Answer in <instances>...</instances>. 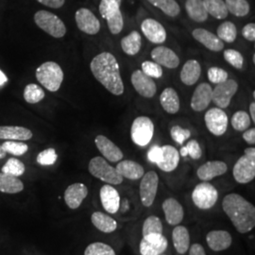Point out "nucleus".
<instances>
[{"label": "nucleus", "mask_w": 255, "mask_h": 255, "mask_svg": "<svg viewBox=\"0 0 255 255\" xmlns=\"http://www.w3.org/2000/svg\"><path fill=\"white\" fill-rule=\"evenodd\" d=\"M147 1L156 8L161 9L164 14L170 17H176L181 12V7L176 2V0H147Z\"/></svg>", "instance_id": "37"}, {"label": "nucleus", "mask_w": 255, "mask_h": 255, "mask_svg": "<svg viewBox=\"0 0 255 255\" xmlns=\"http://www.w3.org/2000/svg\"><path fill=\"white\" fill-rule=\"evenodd\" d=\"M141 29L146 39L153 44H163L166 40V31L164 26L154 19H145Z\"/></svg>", "instance_id": "18"}, {"label": "nucleus", "mask_w": 255, "mask_h": 255, "mask_svg": "<svg viewBox=\"0 0 255 255\" xmlns=\"http://www.w3.org/2000/svg\"><path fill=\"white\" fill-rule=\"evenodd\" d=\"M142 46V38L140 33L133 30L128 33L127 36L123 37L121 40V48L123 51L129 56L136 55Z\"/></svg>", "instance_id": "35"}, {"label": "nucleus", "mask_w": 255, "mask_h": 255, "mask_svg": "<svg viewBox=\"0 0 255 255\" xmlns=\"http://www.w3.org/2000/svg\"><path fill=\"white\" fill-rule=\"evenodd\" d=\"M58 159V155L54 148L49 147L46 148L45 150L41 151L39 154L37 155V163L41 165H53L56 163Z\"/></svg>", "instance_id": "47"}, {"label": "nucleus", "mask_w": 255, "mask_h": 255, "mask_svg": "<svg viewBox=\"0 0 255 255\" xmlns=\"http://www.w3.org/2000/svg\"><path fill=\"white\" fill-rule=\"evenodd\" d=\"M170 134L176 143L182 145L190 137L191 131L180 126H173L170 129Z\"/></svg>", "instance_id": "50"}, {"label": "nucleus", "mask_w": 255, "mask_h": 255, "mask_svg": "<svg viewBox=\"0 0 255 255\" xmlns=\"http://www.w3.org/2000/svg\"><path fill=\"white\" fill-rule=\"evenodd\" d=\"M90 69L97 81L113 95L121 96L124 93V83L121 78L117 58L110 52H101L94 57Z\"/></svg>", "instance_id": "1"}, {"label": "nucleus", "mask_w": 255, "mask_h": 255, "mask_svg": "<svg viewBox=\"0 0 255 255\" xmlns=\"http://www.w3.org/2000/svg\"><path fill=\"white\" fill-rule=\"evenodd\" d=\"M88 196V188L85 184L76 182L69 185L64 191V201L68 208L78 209Z\"/></svg>", "instance_id": "16"}, {"label": "nucleus", "mask_w": 255, "mask_h": 255, "mask_svg": "<svg viewBox=\"0 0 255 255\" xmlns=\"http://www.w3.org/2000/svg\"><path fill=\"white\" fill-rule=\"evenodd\" d=\"M1 146L6 153L14 156H23L28 150V146L22 141H6Z\"/></svg>", "instance_id": "44"}, {"label": "nucleus", "mask_w": 255, "mask_h": 255, "mask_svg": "<svg viewBox=\"0 0 255 255\" xmlns=\"http://www.w3.org/2000/svg\"><path fill=\"white\" fill-rule=\"evenodd\" d=\"M151 58L153 62L161 66L169 69L177 68L180 64V59L172 49L166 46H157L151 51Z\"/></svg>", "instance_id": "21"}, {"label": "nucleus", "mask_w": 255, "mask_h": 255, "mask_svg": "<svg viewBox=\"0 0 255 255\" xmlns=\"http://www.w3.org/2000/svg\"><path fill=\"white\" fill-rule=\"evenodd\" d=\"M88 169L92 176L111 185H119L123 182V178L117 168L108 164L107 160L101 156L92 158Z\"/></svg>", "instance_id": "4"}, {"label": "nucleus", "mask_w": 255, "mask_h": 255, "mask_svg": "<svg viewBox=\"0 0 255 255\" xmlns=\"http://www.w3.org/2000/svg\"><path fill=\"white\" fill-rule=\"evenodd\" d=\"M75 19L79 29L86 34L96 35L101 30L100 20L90 9L86 8L78 9L75 13Z\"/></svg>", "instance_id": "14"}, {"label": "nucleus", "mask_w": 255, "mask_h": 255, "mask_svg": "<svg viewBox=\"0 0 255 255\" xmlns=\"http://www.w3.org/2000/svg\"><path fill=\"white\" fill-rule=\"evenodd\" d=\"M95 144L103 157L109 162L118 163L123 159L124 155L122 150L114 142H112L108 137L101 134L98 135L95 139Z\"/></svg>", "instance_id": "17"}, {"label": "nucleus", "mask_w": 255, "mask_h": 255, "mask_svg": "<svg viewBox=\"0 0 255 255\" xmlns=\"http://www.w3.org/2000/svg\"><path fill=\"white\" fill-rule=\"evenodd\" d=\"M163 158V150L162 146H151L148 151H147V159L149 162L154 163V164H159L162 161Z\"/></svg>", "instance_id": "52"}, {"label": "nucleus", "mask_w": 255, "mask_h": 255, "mask_svg": "<svg viewBox=\"0 0 255 255\" xmlns=\"http://www.w3.org/2000/svg\"><path fill=\"white\" fill-rule=\"evenodd\" d=\"M143 237L149 235L163 234V223L161 219L156 216H150L144 221L142 228Z\"/></svg>", "instance_id": "42"}, {"label": "nucleus", "mask_w": 255, "mask_h": 255, "mask_svg": "<svg viewBox=\"0 0 255 255\" xmlns=\"http://www.w3.org/2000/svg\"><path fill=\"white\" fill-rule=\"evenodd\" d=\"M192 35L199 43H201V45H203L211 51L219 52L224 48V44L218 35L205 28L194 29Z\"/></svg>", "instance_id": "25"}, {"label": "nucleus", "mask_w": 255, "mask_h": 255, "mask_svg": "<svg viewBox=\"0 0 255 255\" xmlns=\"http://www.w3.org/2000/svg\"><path fill=\"white\" fill-rule=\"evenodd\" d=\"M24 190V183L18 177L0 172V192L5 194H17Z\"/></svg>", "instance_id": "33"}, {"label": "nucleus", "mask_w": 255, "mask_h": 255, "mask_svg": "<svg viewBox=\"0 0 255 255\" xmlns=\"http://www.w3.org/2000/svg\"><path fill=\"white\" fill-rule=\"evenodd\" d=\"M8 82V79L6 77V75L3 73L1 70H0V86H3L6 84V82Z\"/></svg>", "instance_id": "58"}, {"label": "nucleus", "mask_w": 255, "mask_h": 255, "mask_svg": "<svg viewBox=\"0 0 255 255\" xmlns=\"http://www.w3.org/2000/svg\"><path fill=\"white\" fill-rule=\"evenodd\" d=\"M189 255H206V252L204 248L201 244L195 243L191 247H189Z\"/></svg>", "instance_id": "56"}, {"label": "nucleus", "mask_w": 255, "mask_h": 255, "mask_svg": "<svg viewBox=\"0 0 255 255\" xmlns=\"http://www.w3.org/2000/svg\"><path fill=\"white\" fill-rule=\"evenodd\" d=\"M140 182V199L145 207H150L155 201L158 186H159V176L155 171H148L143 175Z\"/></svg>", "instance_id": "10"}, {"label": "nucleus", "mask_w": 255, "mask_h": 255, "mask_svg": "<svg viewBox=\"0 0 255 255\" xmlns=\"http://www.w3.org/2000/svg\"><path fill=\"white\" fill-rule=\"evenodd\" d=\"M212 97H213V89L211 85L202 82L199 84V86L195 89L192 96L191 106L192 110L195 112H201L206 109L212 102Z\"/></svg>", "instance_id": "19"}, {"label": "nucleus", "mask_w": 255, "mask_h": 255, "mask_svg": "<svg viewBox=\"0 0 255 255\" xmlns=\"http://www.w3.org/2000/svg\"><path fill=\"white\" fill-rule=\"evenodd\" d=\"M228 166L222 161H209L201 165L197 170V176L203 182H209L216 177L227 172Z\"/></svg>", "instance_id": "22"}, {"label": "nucleus", "mask_w": 255, "mask_h": 255, "mask_svg": "<svg viewBox=\"0 0 255 255\" xmlns=\"http://www.w3.org/2000/svg\"><path fill=\"white\" fill-rule=\"evenodd\" d=\"M33 136L32 131L20 126H0V139L7 141H27Z\"/></svg>", "instance_id": "26"}, {"label": "nucleus", "mask_w": 255, "mask_h": 255, "mask_svg": "<svg viewBox=\"0 0 255 255\" xmlns=\"http://www.w3.org/2000/svg\"><path fill=\"white\" fill-rule=\"evenodd\" d=\"M185 147L187 149L188 156H190L192 159H194V160L201 159V155H202V150H201V146H200V144H199V142L197 140H190L186 144Z\"/></svg>", "instance_id": "51"}, {"label": "nucleus", "mask_w": 255, "mask_h": 255, "mask_svg": "<svg viewBox=\"0 0 255 255\" xmlns=\"http://www.w3.org/2000/svg\"><path fill=\"white\" fill-rule=\"evenodd\" d=\"M91 221L96 228L105 234H111L118 229L117 220L102 212L93 213Z\"/></svg>", "instance_id": "31"}, {"label": "nucleus", "mask_w": 255, "mask_h": 255, "mask_svg": "<svg viewBox=\"0 0 255 255\" xmlns=\"http://www.w3.org/2000/svg\"><path fill=\"white\" fill-rule=\"evenodd\" d=\"M39 3L51 9H60L64 6L65 0H37Z\"/></svg>", "instance_id": "54"}, {"label": "nucleus", "mask_w": 255, "mask_h": 255, "mask_svg": "<svg viewBox=\"0 0 255 255\" xmlns=\"http://www.w3.org/2000/svg\"><path fill=\"white\" fill-rule=\"evenodd\" d=\"M206 242L212 251L222 252L228 250L231 247L233 237L227 231L215 230L208 233L206 236Z\"/></svg>", "instance_id": "24"}, {"label": "nucleus", "mask_w": 255, "mask_h": 255, "mask_svg": "<svg viewBox=\"0 0 255 255\" xmlns=\"http://www.w3.org/2000/svg\"><path fill=\"white\" fill-rule=\"evenodd\" d=\"M174 248L179 255H185L190 247V234L184 226H176L172 232Z\"/></svg>", "instance_id": "29"}, {"label": "nucleus", "mask_w": 255, "mask_h": 255, "mask_svg": "<svg viewBox=\"0 0 255 255\" xmlns=\"http://www.w3.org/2000/svg\"><path fill=\"white\" fill-rule=\"evenodd\" d=\"M180 155H182V157H186V156H188L187 149H186V147H185V146H182V148H181V150H180Z\"/></svg>", "instance_id": "59"}, {"label": "nucleus", "mask_w": 255, "mask_h": 255, "mask_svg": "<svg viewBox=\"0 0 255 255\" xmlns=\"http://www.w3.org/2000/svg\"><path fill=\"white\" fill-rule=\"evenodd\" d=\"M219 200L217 188L208 182H203L196 185L192 192V201L201 210L213 208Z\"/></svg>", "instance_id": "8"}, {"label": "nucleus", "mask_w": 255, "mask_h": 255, "mask_svg": "<svg viewBox=\"0 0 255 255\" xmlns=\"http://www.w3.org/2000/svg\"><path fill=\"white\" fill-rule=\"evenodd\" d=\"M101 204L109 214H116L120 208V195L119 191L111 184H105L100 191Z\"/></svg>", "instance_id": "20"}, {"label": "nucleus", "mask_w": 255, "mask_h": 255, "mask_svg": "<svg viewBox=\"0 0 255 255\" xmlns=\"http://www.w3.org/2000/svg\"><path fill=\"white\" fill-rule=\"evenodd\" d=\"M160 102L163 109L170 115L177 114L180 110L179 96L171 87H167L162 92L160 96Z\"/></svg>", "instance_id": "32"}, {"label": "nucleus", "mask_w": 255, "mask_h": 255, "mask_svg": "<svg viewBox=\"0 0 255 255\" xmlns=\"http://www.w3.org/2000/svg\"><path fill=\"white\" fill-rule=\"evenodd\" d=\"M222 208L238 233L247 234L255 229V205L241 195H226L222 201Z\"/></svg>", "instance_id": "2"}, {"label": "nucleus", "mask_w": 255, "mask_h": 255, "mask_svg": "<svg viewBox=\"0 0 255 255\" xmlns=\"http://www.w3.org/2000/svg\"><path fill=\"white\" fill-rule=\"evenodd\" d=\"M116 168L118 172L122 176V178H126L132 181L141 179L145 174L144 167L141 164L130 160L119 161Z\"/></svg>", "instance_id": "28"}, {"label": "nucleus", "mask_w": 255, "mask_h": 255, "mask_svg": "<svg viewBox=\"0 0 255 255\" xmlns=\"http://www.w3.org/2000/svg\"><path fill=\"white\" fill-rule=\"evenodd\" d=\"M122 0H101L100 12L105 19L112 34H119L124 27L123 15L120 10Z\"/></svg>", "instance_id": "5"}, {"label": "nucleus", "mask_w": 255, "mask_h": 255, "mask_svg": "<svg viewBox=\"0 0 255 255\" xmlns=\"http://www.w3.org/2000/svg\"><path fill=\"white\" fill-rule=\"evenodd\" d=\"M185 9L188 16L195 22L202 23L208 19L203 0H186Z\"/></svg>", "instance_id": "34"}, {"label": "nucleus", "mask_w": 255, "mask_h": 255, "mask_svg": "<svg viewBox=\"0 0 255 255\" xmlns=\"http://www.w3.org/2000/svg\"><path fill=\"white\" fill-rule=\"evenodd\" d=\"M154 134V124L147 117H138L130 128L132 142L139 146H146L150 143Z\"/></svg>", "instance_id": "9"}, {"label": "nucleus", "mask_w": 255, "mask_h": 255, "mask_svg": "<svg viewBox=\"0 0 255 255\" xmlns=\"http://www.w3.org/2000/svg\"><path fill=\"white\" fill-rule=\"evenodd\" d=\"M233 175L238 183L246 184L255 178V148L248 147L234 166Z\"/></svg>", "instance_id": "6"}, {"label": "nucleus", "mask_w": 255, "mask_h": 255, "mask_svg": "<svg viewBox=\"0 0 255 255\" xmlns=\"http://www.w3.org/2000/svg\"><path fill=\"white\" fill-rule=\"evenodd\" d=\"M243 139L246 141L249 145L254 146L255 144V128H252L250 129H246L243 133Z\"/></svg>", "instance_id": "55"}, {"label": "nucleus", "mask_w": 255, "mask_h": 255, "mask_svg": "<svg viewBox=\"0 0 255 255\" xmlns=\"http://www.w3.org/2000/svg\"><path fill=\"white\" fill-rule=\"evenodd\" d=\"M231 122L233 128L237 131H245L251 126L252 120L245 111H237L232 117Z\"/></svg>", "instance_id": "43"}, {"label": "nucleus", "mask_w": 255, "mask_h": 255, "mask_svg": "<svg viewBox=\"0 0 255 255\" xmlns=\"http://www.w3.org/2000/svg\"><path fill=\"white\" fill-rule=\"evenodd\" d=\"M142 72L152 79H160L163 76V68L161 65L150 61H146L142 64Z\"/></svg>", "instance_id": "48"}, {"label": "nucleus", "mask_w": 255, "mask_h": 255, "mask_svg": "<svg viewBox=\"0 0 255 255\" xmlns=\"http://www.w3.org/2000/svg\"><path fill=\"white\" fill-rule=\"evenodd\" d=\"M207 75L210 82L215 84H219L228 80V73L224 69L217 66L210 67Z\"/></svg>", "instance_id": "49"}, {"label": "nucleus", "mask_w": 255, "mask_h": 255, "mask_svg": "<svg viewBox=\"0 0 255 255\" xmlns=\"http://www.w3.org/2000/svg\"><path fill=\"white\" fill-rule=\"evenodd\" d=\"M250 114H251V117L253 122L255 123V102H252L251 105H250Z\"/></svg>", "instance_id": "57"}, {"label": "nucleus", "mask_w": 255, "mask_h": 255, "mask_svg": "<svg viewBox=\"0 0 255 255\" xmlns=\"http://www.w3.org/2000/svg\"><path fill=\"white\" fill-rule=\"evenodd\" d=\"M131 83L139 95L150 99L157 92V86L152 78L146 76L142 70H135L131 75Z\"/></svg>", "instance_id": "15"}, {"label": "nucleus", "mask_w": 255, "mask_h": 255, "mask_svg": "<svg viewBox=\"0 0 255 255\" xmlns=\"http://www.w3.org/2000/svg\"><path fill=\"white\" fill-rule=\"evenodd\" d=\"M6 152L4 151V149L2 148V146H0V159H3V158H5L6 157Z\"/></svg>", "instance_id": "60"}, {"label": "nucleus", "mask_w": 255, "mask_h": 255, "mask_svg": "<svg viewBox=\"0 0 255 255\" xmlns=\"http://www.w3.org/2000/svg\"><path fill=\"white\" fill-rule=\"evenodd\" d=\"M237 82L235 80L228 79L224 82L217 84V86L213 90L212 101H214V103L220 109H225L230 105L231 101L237 94Z\"/></svg>", "instance_id": "12"}, {"label": "nucleus", "mask_w": 255, "mask_h": 255, "mask_svg": "<svg viewBox=\"0 0 255 255\" xmlns=\"http://www.w3.org/2000/svg\"><path fill=\"white\" fill-rule=\"evenodd\" d=\"M217 35L221 41L227 43H234L237 37V29L236 25L231 21H225L219 25Z\"/></svg>", "instance_id": "38"}, {"label": "nucleus", "mask_w": 255, "mask_h": 255, "mask_svg": "<svg viewBox=\"0 0 255 255\" xmlns=\"http://www.w3.org/2000/svg\"><path fill=\"white\" fill-rule=\"evenodd\" d=\"M168 247V241L163 234L149 235L143 237L139 251L141 255H161L164 254Z\"/></svg>", "instance_id": "13"}, {"label": "nucleus", "mask_w": 255, "mask_h": 255, "mask_svg": "<svg viewBox=\"0 0 255 255\" xmlns=\"http://www.w3.org/2000/svg\"><path fill=\"white\" fill-rule=\"evenodd\" d=\"M35 76L37 81L49 92L58 91L64 82L63 69L55 62L41 64L36 69Z\"/></svg>", "instance_id": "3"}, {"label": "nucleus", "mask_w": 255, "mask_h": 255, "mask_svg": "<svg viewBox=\"0 0 255 255\" xmlns=\"http://www.w3.org/2000/svg\"><path fill=\"white\" fill-rule=\"evenodd\" d=\"M46 97L42 87L35 83H29L24 89V99L29 104H35L43 101Z\"/></svg>", "instance_id": "39"}, {"label": "nucleus", "mask_w": 255, "mask_h": 255, "mask_svg": "<svg viewBox=\"0 0 255 255\" xmlns=\"http://www.w3.org/2000/svg\"><path fill=\"white\" fill-rule=\"evenodd\" d=\"M207 13L217 19H224L228 16V9L223 0H203Z\"/></svg>", "instance_id": "36"}, {"label": "nucleus", "mask_w": 255, "mask_h": 255, "mask_svg": "<svg viewBox=\"0 0 255 255\" xmlns=\"http://www.w3.org/2000/svg\"><path fill=\"white\" fill-rule=\"evenodd\" d=\"M162 150L163 158L157 166L164 172H172L179 165L180 153L175 146L170 145L162 146Z\"/></svg>", "instance_id": "27"}, {"label": "nucleus", "mask_w": 255, "mask_h": 255, "mask_svg": "<svg viewBox=\"0 0 255 255\" xmlns=\"http://www.w3.org/2000/svg\"><path fill=\"white\" fill-rule=\"evenodd\" d=\"M26 171V166L22 161L18 160L17 158L11 157L8 159V161L1 168V172L5 174H9L14 177H20Z\"/></svg>", "instance_id": "41"}, {"label": "nucleus", "mask_w": 255, "mask_h": 255, "mask_svg": "<svg viewBox=\"0 0 255 255\" xmlns=\"http://www.w3.org/2000/svg\"><path fill=\"white\" fill-rule=\"evenodd\" d=\"M229 12L237 17H244L250 12V4L247 0H225Z\"/></svg>", "instance_id": "40"}, {"label": "nucleus", "mask_w": 255, "mask_h": 255, "mask_svg": "<svg viewBox=\"0 0 255 255\" xmlns=\"http://www.w3.org/2000/svg\"><path fill=\"white\" fill-rule=\"evenodd\" d=\"M223 56H224V59L226 60V62L231 64L232 66H234L235 68H237V69L243 68L244 58L239 51H237L236 49L229 48L224 51Z\"/></svg>", "instance_id": "46"}, {"label": "nucleus", "mask_w": 255, "mask_h": 255, "mask_svg": "<svg viewBox=\"0 0 255 255\" xmlns=\"http://www.w3.org/2000/svg\"><path fill=\"white\" fill-rule=\"evenodd\" d=\"M204 121L210 132L216 136L223 135L228 128V116L219 107L208 110L204 116Z\"/></svg>", "instance_id": "11"}, {"label": "nucleus", "mask_w": 255, "mask_h": 255, "mask_svg": "<svg viewBox=\"0 0 255 255\" xmlns=\"http://www.w3.org/2000/svg\"><path fill=\"white\" fill-rule=\"evenodd\" d=\"M201 74V64L196 60H189L183 64L181 72V81L185 85L192 86L199 81Z\"/></svg>", "instance_id": "30"}, {"label": "nucleus", "mask_w": 255, "mask_h": 255, "mask_svg": "<svg viewBox=\"0 0 255 255\" xmlns=\"http://www.w3.org/2000/svg\"><path fill=\"white\" fill-rule=\"evenodd\" d=\"M34 22L38 27L54 38H62L66 33L63 20L47 10H38L34 14Z\"/></svg>", "instance_id": "7"}, {"label": "nucleus", "mask_w": 255, "mask_h": 255, "mask_svg": "<svg viewBox=\"0 0 255 255\" xmlns=\"http://www.w3.org/2000/svg\"><path fill=\"white\" fill-rule=\"evenodd\" d=\"M162 208L166 222L171 226L179 225L184 218V210L182 204L173 198L164 200Z\"/></svg>", "instance_id": "23"}, {"label": "nucleus", "mask_w": 255, "mask_h": 255, "mask_svg": "<svg viewBox=\"0 0 255 255\" xmlns=\"http://www.w3.org/2000/svg\"><path fill=\"white\" fill-rule=\"evenodd\" d=\"M242 35H243V37H244L246 40H248V41H250V42H255V23H250V24H247L246 26L242 28Z\"/></svg>", "instance_id": "53"}, {"label": "nucleus", "mask_w": 255, "mask_h": 255, "mask_svg": "<svg viewBox=\"0 0 255 255\" xmlns=\"http://www.w3.org/2000/svg\"><path fill=\"white\" fill-rule=\"evenodd\" d=\"M84 255H117L114 249L102 242H94L88 245L84 251Z\"/></svg>", "instance_id": "45"}]
</instances>
